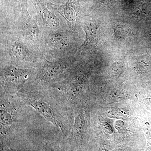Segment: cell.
Returning a JSON list of instances; mask_svg holds the SVG:
<instances>
[{
	"label": "cell",
	"instance_id": "cell-1",
	"mask_svg": "<svg viewBox=\"0 0 151 151\" xmlns=\"http://www.w3.org/2000/svg\"><path fill=\"white\" fill-rule=\"evenodd\" d=\"M32 105L44 117L56 125V120L54 112L47 104L42 101H35L32 103Z\"/></svg>",
	"mask_w": 151,
	"mask_h": 151
},
{
	"label": "cell",
	"instance_id": "cell-2",
	"mask_svg": "<svg viewBox=\"0 0 151 151\" xmlns=\"http://www.w3.org/2000/svg\"><path fill=\"white\" fill-rule=\"evenodd\" d=\"M84 31L86 33V39L83 45H96L97 43L96 27L90 24L84 25Z\"/></svg>",
	"mask_w": 151,
	"mask_h": 151
},
{
	"label": "cell",
	"instance_id": "cell-3",
	"mask_svg": "<svg viewBox=\"0 0 151 151\" xmlns=\"http://www.w3.org/2000/svg\"><path fill=\"white\" fill-rule=\"evenodd\" d=\"M60 9H62V15L68 22L70 24H72L75 22L76 19V13L70 0H68L65 4L61 6Z\"/></svg>",
	"mask_w": 151,
	"mask_h": 151
},
{
	"label": "cell",
	"instance_id": "cell-4",
	"mask_svg": "<svg viewBox=\"0 0 151 151\" xmlns=\"http://www.w3.org/2000/svg\"><path fill=\"white\" fill-rule=\"evenodd\" d=\"M61 68V65L59 63L49 62L42 68V74L46 78H52L59 73Z\"/></svg>",
	"mask_w": 151,
	"mask_h": 151
},
{
	"label": "cell",
	"instance_id": "cell-5",
	"mask_svg": "<svg viewBox=\"0 0 151 151\" xmlns=\"http://www.w3.org/2000/svg\"><path fill=\"white\" fill-rule=\"evenodd\" d=\"M43 15L45 22L50 27H57L59 25V19L46 8L44 10Z\"/></svg>",
	"mask_w": 151,
	"mask_h": 151
},
{
	"label": "cell",
	"instance_id": "cell-6",
	"mask_svg": "<svg viewBox=\"0 0 151 151\" xmlns=\"http://www.w3.org/2000/svg\"><path fill=\"white\" fill-rule=\"evenodd\" d=\"M50 42L52 46L63 47L66 46L67 39L64 35L61 33H56L51 36Z\"/></svg>",
	"mask_w": 151,
	"mask_h": 151
},
{
	"label": "cell",
	"instance_id": "cell-7",
	"mask_svg": "<svg viewBox=\"0 0 151 151\" xmlns=\"http://www.w3.org/2000/svg\"><path fill=\"white\" fill-rule=\"evenodd\" d=\"M131 29L124 25H119L115 29L116 36L120 39H124L129 37L131 34Z\"/></svg>",
	"mask_w": 151,
	"mask_h": 151
},
{
	"label": "cell",
	"instance_id": "cell-8",
	"mask_svg": "<svg viewBox=\"0 0 151 151\" xmlns=\"http://www.w3.org/2000/svg\"><path fill=\"white\" fill-rule=\"evenodd\" d=\"M15 55L21 59H25L27 55V50L25 47L20 43H15L12 47Z\"/></svg>",
	"mask_w": 151,
	"mask_h": 151
},
{
	"label": "cell",
	"instance_id": "cell-9",
	"mask_svg": "<svg viewBox=\"0 0 151 151\" xmlns=\"http://www.w3.org/2000/svg\"><path fill=\"white\" fill-rule=\"evenodd\" d=\"M1 121L2 124L6 126H9L12 123V117L6 111L1 110Z\"/></svg>",
	"mask_w": 151,
	"mask_h": 151
}]
</instances>
